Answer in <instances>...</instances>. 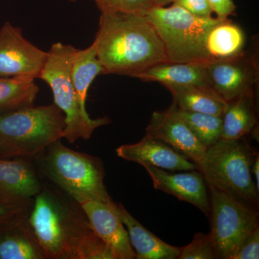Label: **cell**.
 Returning <instances> with one entry per match:
<instances>
[{
    "label": "cell",
    "instance_id": "7c38bea8",
    "mask_svg": "<svg viewBox=\"0 0 259 259\" xmlns=\"http://www.w3.org/2000/svg\"><path fill=\"white\" fill-rule=\"evenodd\" d=\"M146 131V136L161 140L185 155L200 171L205 161L207 148L185 122L168 109L153 112Z\"/></svg>",
    "mask_w": 259,
    "mask_h": 259
},
{
    "label": "cell",
    "instance_id": "cb8c5ba5",
    "mask_svg": "<svg viewBox=\"0 0 259 259\" xmlns=\"http://www.w3.org/2000/svg\"><path fill=\"white\" fill-rule=\"evenodd\" d=\"M168 109L185 122L207 149L222 139V117L186 111L178 108L173 103Z\"/></svg>",
    "mask_w": 259,
    "mask_h": 259
},
{
    "label": "cell",
    "instance_id": "d4e9b609",
    "mask_svg": "<svg viewBox=\"0 0 259 259\" xmlns=\"http://www.w3.org/2000/svg\"><path fill=\"white\" fill-rule=\"evenodd\" d=\"M179 259L218 258L215 246L210 233L204 234L198 232L186 246L182 247Z\"/></svg>",
    "mask_w": 259,
    "mask_h": 259
},
{
    "label": "cell",
    "instance_id": "9c48e42d",
    "mask_svg": "<svg viewBox=\"0 0 259 259\" xmlns=\"http://www.w3.org/2000/svg\"><path fill=\"white\" fill-rule=\"evenodd\" d=\"M209 84L226 102L245 94L255 93L259 79L258 47L241 54L205 63Z\"/></svg>",
    "mask_w": 259,
    "mask_h": 259
},
{
    "label": "cell",
    "instance_id": "2e32d148",
    "mask_svg": "<svg viewBox=\"0 0 259 259\" xmlns=\"http://www.w3.org/2000/svg\"><path fill=\"white\" fill-rule=\"evenodd\" d=\"M29 213L0 226V259H47L29 223Z\"/></svg>",
    "mask_w": 259,
    "mask_h": 259
},
{
    "label": "cell",
    "instance_id": "8fae6325",
    "mask_svg": "<svg viewBox=\"0 0 259 259\" xmlns=\"http://www.w3.org/2000/svg\"><path fill=\"white\" fill-rule=\"evenodd\" d=\"M84 211L92 228L112 250L115 259L136 258L128 233L115 207L89 198L76 201Z\"/></svg>",
    "mask_w": 259,
    "mask_h": 259
},
{
    "label": "cell",
    "instance_id": "5bb4252c",
    "mask_svg": "<svg viewBox=\"0 0 259 259\" xmlns=\"http://www.w3.org/2000/svg\"><path fill=\"white\" fill-rule=\"evenodd\" d=\"M116 153L122 159L135 162L144 167L154 166L170 171L198 170L193 162L185 155L164 141L146 135L136 144L119 146Z\"/></svg>",
    "mask_w": 259,
    "mask_h": 259
},
{
    "label": "cell",
    "instance_id": "d6986e66",
    "mask_svg": "<svg viewBox=\"0 0 259 259\" xmlns=\"http://www.w3.org/2000/svg\"><path fill=\"white\" fill-rule=\"evenodd\" d=\"M255 93L245 94L227 102L222 116V139L238 140L249 135L258 125Z\"/></svg>",
    "mask_w": 259,
    "mask_h": 259
},
{
    "label": "cell",
    "instance_id": "ffe728a7",
    "mask_svg": "<svg viewBox=\"0 0 259 259\" xmlns=\"http://www.w3.org/2000/svg\"><path fill=\"white\" fill-rule=\"evenodd\" d=\"M171 93L174 105L186 111L201 112L222 117L227 102L212 89L182 85H166Z\"/></svg>",
    "mask_w": 259,
    "mask_h": 259
},
{
    "label": "cell",
    "instance_id": "7402d4cb",
    "mask_svg": "<svg viewBox=\"0 0 259 259\" xmlns=\"http://www.w3.org/2000/svg\"><path fill=\"white\" fill-rule=\"evenodd\" d=\"M245 36L241 27L229 18L223 20L209 31L206 47L212 59H223L244 50Z\"/></svg>",
    "mask_w": 259,
    "mask_h": 259
},
{
    "label": "cell",
    "instance_id": "1f68e13d",
    "mask_svg": "<svg viewBox=\"0 0 259 259\" xmlns=\"http://www.w3.org/2000/svg\"><path fill=\"white\" fill-rule=\"evenodd\" d=\"M174 0H153L155 6L165 7L171 5Z\"/></svg>",
    "mask_w": 259,
    "mask_h": 259
},
{
    "label": "cell",
    "instance_id": "6da1fadb",
    "mask_svg": "<svg viewBox=\"0 0 259 259\" xmlns=\"http://www.w3.org/2000/svg\"><path fill=\"white\" fill-rule=\"evenodd\" d=\"M28 221L47 259H115L81 205L49 182L34 197Z\"/></svg>",
    "mask_w": 259,
    "mask_h": 259
},
{
    "label": "cell",
    "instance_id": "3957f363",
    "mask_svg": "<svg viewBox=\"0 0 259 259\" xmlns=\"http://www.w3.org/2000/svg\"><path fill=\"white\" fill-rule=\"evenodd\" d=\"M32 161L39 176L74 200L89 198L116 206L105 185V167L100 158L71 149L59 140Z\"/></svg>",
    "mask_w": 259,
    "mask_h": 259
},
{
    "label": "cell",
    "instance_id": "5b68a950",
    "mask_svg": "<svg viewBox=\"0 0 259 259\" xmlns=\"http://www.w3.org/2000/svg\"><path fill=\"white\" fill-rule=\"evenodd\" d=\"M145 16L158 34L168 62L212 60L206 47L207 35L223 19L195 16L174 4L169 7L154 5Z\"/></svg>",
    "mask_w": 259,
    "mask_h": 259
},
{
    "label": "cell",
    "instance_id": "d6a6232c",
    "mask_svg": "<svg viewBox=\"0 0 259 259\" xmlns=\"http://www.w3.org/2000/svg\"><path fill=\"white\" fill-rule=\"evenodd\" d=\"M66 1L71 2V3H75V2L78 1V0H66Z\"/></svg>",
    "mask_w": 259,
    "mask_h": 259
},
{
    "label": "cell",
    "instance_id": "83f0119b",
    "mask_svg": "<svg viewBox=\"0 0 259 259\" xmlns=\"http://www.w3.org/2000/svg\"><path fill=\"white\" fill-rule=\"evenodd\" d=\"M33 199L20 202H0V226L20 214L30 212Z\"/></svg>",
    "mask_w": 259,
    "mask_h": 259
},
{
    "label": "cell",
    "instance_id": "9a60e30c",
    "mask_svg": "<svg viewBox=\"0 0 259 259\" xmlns=\"http://www.w3.org/2000/svg\"><path fill=\"white\" fill-rule=\"evenodd\" d=\"M41 189L32 158L0 159V199L3 202L31 200Z\"/></svg>",
    "mask_w": 259,
    "mask_h": 259
},
{
    "label": "cell",
    "instance_id": "e0dca14e",
    "mask_svg": "<svg viewBox=\"0 0 259 259\" xmlns=\"http://www.w3.org/2000/svg\"><path fill=\"white\" fill-rule=\"evenodd\" d=\"M119 216L128 233L136 259H177L182 248L165 243L133 217L122 204H117Z\"/></svg>",
    "mask_w": 259,
    "mask_h": 259
},
{
    "label": "cell",
    "instance_id": "30bf717a",
    "mask_svg": "<svg viewBox=\"0 0 259 259\" xmlns=\"http://www.w3.org/2000/svg\"><path fill=\"white\" fill-rule=\"evenodd\" d=\"M48 52L23 36V31L10 22L0 28V76L40 77Z\"/></svg>",
    "mask_w": 259,
    "mask_h": 259
},
{
    "label": "cell",
    "instance_id": "ac0fdd59",
    "mask_svg": "<svg viewBox=\"0 0 259 259\" xmlns=\"http://www.w3.org/2000/svg\"><path fill=\"white\" fill-rule=\"evenodd\" d=\"M136 78L163 86L182 85L213 90L207 79L205 63H160L140 73Z\"/></svg>",
    "mask_w": 259,
    "mask_h": 259
},
{
    "label": "cell",
    "instance_id": "4316f807",
    "mask_svg": "<svg viewBox=\"0 0 259 259\" xmlns=\"http://www.w3.org/2000/svg\"><path fill=\"white\" fill-rule=\"evenodd\" d=\"M259 258V226L256 227L239 245L231 259Z\"/></svg>",
    "mask_w": 259,
    "mask_h": 259
},
{
    "label": "cell",
    "instance_id": "f1b7e54d",
    "mask_svg": "<svg viewBox=\"0 0 259 259\" xmlns=\"http://www.w3.org/2000/svg\"><path fill=\"white\" fill-rule=\"evenodd\" d=\"M171 4L183 8L191 14L201 18L212 17V10L209 0H174Z\"/></svg>",
    "mask_w": 259,
    "mask_h": 259
},
{
    "label": "cell",
    "instance_id": "f546056e",
    "mask_svg": "<svg viewBox=\"0 0 259 259\" xmlns=\"http://www.w3.org/2000/svg\"><path fill=\"white\" fill-rule=\"evenodd\" d=\"M209 3L216 18L225 20L236 13L237 7L233 0H209Z\"/></svg>",
    "mask_w": 259,
    "mask_h": 259
},
{
    "label": "cell",
    "instance_id": "44dd1931",
    "mask_svg": "<svg viewBox=\"0 0 259 259\" xmlns=\"http://www.w3.org/2000/svg\"><path fill=\"white\" fill-rule=\"evenodd\" d=\"M35 78L0 76V114L33 106L39 88Z\"/></svg>",
    "mask_w": 259,
    "mask_h": 259
},
{
    "label": "cell",
    "instance_id": "8992f818",
    "mask_svg": "<svg viewBox=\"0 0 259 259\" xmlns=\"http://www.w3.org/2000/svg\"><path fill=\"white\" fill-rule=\"evenodd\" d=\"M76 51L73 46L62 42L53 44L39 77L50 87L54 104L64 113V139L69 144H74L80 139L89 140L95 130L111 122L107 117L92 119L79 101L71 77V66Z\"/></svg>",
    "mask_w": 259,
    "mask_h": 259
},
{
    "label": "cell",
    "instance_id": "4fadbf2b",
    "mask_svg": "<svg viewBox=\"0 0 259 259\" xmlns=\"http://www.w3.org/2000/svg\"><path fill=\"white\" fill-rule=\"evenodd\" d=\"M156 190L175 196L181 201L193 204L209 218L210 199L208 185L199 170L171 173L154 166H144Z\"/></svg>",
    "mask_w": 259,
    "mask_h": 259
},
{
    "label": "cell",
    "instance_id": "7a4b0ae2",
    "mask_svg": "<svg viewBox=\"0 0 259 259\" xmlns=\"http://www.w3.org/2000/svg\"><path fill=\"white\" fill-rule=\"evenodd\" d=\"M93 44L102 74L136 76L168 62L163 44L145 15L100 12Z\"/></svg>",
    "mask_w": 259,
    "mask_h": 259
},
{
    "label": "cell",
    "instance_id": "484cf974",
    "mask_svg": "<svg viewBox=\"0 0 259 259\" xmlns=\"http://www.w3.org/2000/svg\"><path fill=\"white\" fill-rule=\"evenodd\" d=\"M100 12L146 15L153 0H93Z\"/></svg>",
    "mask_w": 259,
    "mask_h": 259
},
{
    "label": "cell",
    "instance_id": "603a6c76",
    "mask_svg": "<svg viewBox=\"0 0 259 259\" xmlns=\"http://www.w3.org/2000/svg\"><path fill=\"white\" fill-rule=\"evenodd\" d=\"M102 65L97 59L93 42L87 49H77L71 66V77L75 91L83 107L86 105L89 89L98 75L102 74Z\"/></svg>",
    "mask_w": 259,
    "mask_h": 259
},
{
    "label": "cell",
    "instance_id": "ba28073f",
    "mask_svg": "<svg viewBox=\"0 0 259 259\" xmlns=\"http://www.w3.org/2000/svg\"><path fill=\"white\" fill-rule=\"evenodd\" d=\"M210 233L218 258L231 259L243 240L259 226L258 209L208 186Z\"/></svg>",
    "mask_w": 259,
    "mask_h": 259
},
{
    "label": "cell",
    "instance_id": "277c9868",
    "mask_svg": "<svg viewBox=\"0 0 259 259\" xmlns=\"http://www.w3.org/2000/svg\"><path fill=\"white\" fill-rule=\"evenodd\" d=\"M65 116L55 104L0 114V159L33 158L64 139Z\"/></svg>",
    "mask_w": 259,
    "mask_h": 259
},
{
    "label": "cell",
    "instance_id": "4dcf8cb0",
    "mask_svg": "<svg viewBox=\"0 0 259 259\" xmlns=\"http://www.w3.org/2000/svg\"><path fill=\"white\" fill-rule=\"evenodd\" d=\"M252 173H253L254 175L255 181V186H256L257 189L259 190V175H258V170H259V156L258 154L257 155L256 157H255L254 161H253V165H252Z\"/></svg>",
    "mask_w": 259,
    "mask_h": 259
},
{
    "label": "cell",
    "instance_id": "836d02e7",
    "mask_svg": "<svg viewBox=\"0 0 259 259\" xmlns=\"http://www.w3.org/2000/svg\"><path fill=\"white\" fill-rule=\"evenodd\" d=\"M3 202V200H2V199H0V202Z\"/></svg>",
    "mask_w": 259,
    "mask_h": 259
},
{
    "label": "cell",
    "instance_id": "52a82bcc",
    "mask_svg": "<svg viewBox=\"0 0 259 259\" xmlns=\"http://www.w3.org/2000/svg\"><path fill=\"white\" fill-rule=\"evenodd\" d=\"M258 154L250 148L245 138L221 139L207 148L200 171L207 185L258 209L259 190L252 178L251 170Z\"/></svg>",
    "mask_w": 259,
    "mask_h": 259
}]
</instances>
